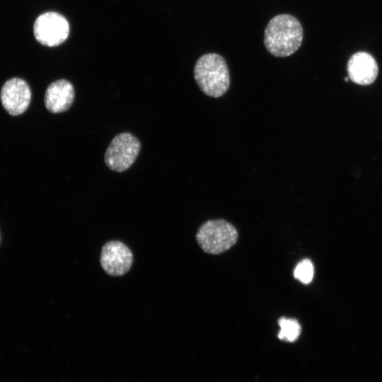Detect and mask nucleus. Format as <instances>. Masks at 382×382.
<instances>
[{"mask_svg": "<svg viewBox=\"0 0 382 382\" xmlns=\"http://www.w3.org/2000/svg\"><path fill=\"white\" fill-rule=\"evenodd\" d=\"M73 85L66 79H59L50 83L45 94V105L52 113L66 111L74 100Z\"/></svg>", "mask_w": 382, "mask_h": 382, "instance_id": "obj_8", "label": "nucleus"}, {"mask_svg": "<svg viewBox=\"0 0 382 382\" xmlns=\"http://www.w3.org/2000/svg\"><path fill=\"white\" fill-rule=\"evenodd\" d=\"M100 261L106 273L112 276H122L130 270L133 255L125 244L112 241L103 245Z\"/></svg>", "mask_w": 382, "mask_h": 382, "instance_id": "obj_6", "label": "nucleus"}, {"mask_svg": "<svg viewBox=\"0 0 382 382\" xmlns=\"http://www.w3.org/2000/svg\"><path fill=\"white\" fill-rule=\"evenodd\" d=\"M141 149L139 139L132 134L122 132L116 135L105 153V163L112 170H127L137 159Z\"/></svg>", "mask_w": 382, "mask_h": 382, "instance_id": "obj_4", "label": "nucleus"}, {"mask_svg": "<svg viewBox=\"0 0 382 382\" xmlns=\"http://www.w3.org/2000/svg\"><path fill=\"white\" fill-rule=\"evenodd\" d=\"M303 28L299 21L290 14L273 17L264 33V44L272 55L284 57L296 52L303 41Z\"/></svg>", "mask_w": 382, "mask_h": 382, "instance_id": "obj_1", "label": "nucleus"}, {"mask_svg": "<svg viewBox=\"0 0 382 382\" xmlns=\"http://www.w3.org/2000/svg\"><path fill=\"white\" fill-rule=\"evenodd\" d=\"M194 77L200 90L213 98L222 96L230 86L227 64L224 58L216 53H207L197 60Z\"/></svg>", "mask_w": 382, "mask_h": 382, "instance_id": "obj_2", "label": "nucleus"}, {"mask_svg": "<svg viewBox=\"0 0 382 382\" xmlns=\"http://www.w3.org/2000/svg\"><path fill=\"white\" fill-rule=\"evenodd\" d=\"M278 323L280 327L278 337L280 340L294 342L299 337L301 333V326L296 320L281 318Z\"/></svg>", "mask_w": 382, "mask_h": 382, "instance_id": "obj_10", "label": "nucleus"}, {"mask_svg": "<svg viewBox=\"0 0 382 382\" xmlns=\"http://www.w3.org/2000/svg\"><path fill=\"white\" fill-rule=\"evenodd\" d=\"M30 99V87L21 79L13 78L7 81L1 91L2 105L11 115H18L25 112Z\"/></svg>", "mask_w": 382, "mask_h": 382, "instance_id": "obj_7", "label": "nucleus"}, {"mask_svg": "<svg viewBox=\"0 0 382 382\" xmlns=\"http://www.w3.org/2000/svg\"><path fill=\"white\" fill-rule=\"evenodd\" d=\"M313 265L308 259L300 261L294 271V277L303 284L310 283L313 279Z\"/></svg>", "mask_w": 382, "mask_h": 382, "instance_id": "obj_11", "label": "nucleus"}, {"mask_svg": "<svg viewBox=\"0 0 382 382\" xmlns=\"http://www.w3.org/2000/svg\"><path fill=\"white\" fill-rule=\"evenodd\" d=\"M34 35L41 44L53 47L65 41L69 33L66 19L56 12H47L37 17L33 26Z\"/></svg>", "mask_w": 382, "mask_h": 382, "instance_id": "obj_5", "label": "nucleus"}, {"mask_svg": "<svg viewBox=\"0 0 382 382\" xmlns=\"http://www.w3.org/2000/svg\"><path fill=\"white\" fill-rule=\"evenodd\" d=\"M196 239L205 253L220 254L236 243L238 232L231 224L225 220H209L199 227Z\"/></svg>", "mask_w": 382, "mask_h": 382, "instance_id": "obj_3", "label": "nucleus"}, {"mask_svg": "<svg viewBox=\"0 0 382 382\" xmlns=\"http://www.w3.org/2000/svg\"><path fill=\"white\" fill-rule=\"evenodd\" d=\"M378 65L375 59L369 53L359 52L353 54L347 64L349 78L360 85L372 83L378 74Z\"/></svg>", "mask_w": 382, "mask_h": 382, "instance_id": "obj_9", "label": "nucleus"}]
</instances>
